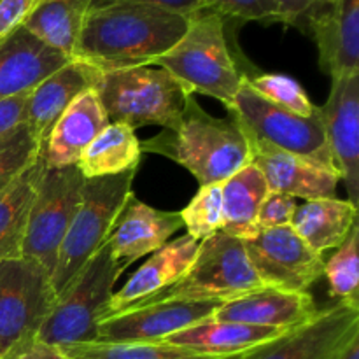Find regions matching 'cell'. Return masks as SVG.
<instances>
[{"instance_id": "obj_42", "label": "cell", "mask_w": 359, "mask_h": 359, "mask_svg": "<svg viewBox=\"0 0 359 359\" xmlns=\"http://www.w3.org/2000/svg\"><path fill=\"white\" fill-rule=\"evenodd\" d=\"M0 359H2V358H0Z\"/></svg>"}, {"instance_id": "obj_19", "label": "cell", "mask_w": 359, "mask_h": 359, "mask_svg": "<svg viewBox=\"0 0 359 359\" xmlns=\"http://www.w3.org/2000/svg\"><path fill=\"white\" fill-rule=\"evenodd\" d=\"M98 74L100 70L81 60H69L28 93L25 123L37 137L42 149L60 116L81 93L95 86Z\"/></svg>"}, {"instance_id": "obj_18", "label": "cell", "mask_w": 359, "mask_h": 359, "mask_svg": "<svg viewBox=\"0 0 359 359\" xmlns=\"http://www.w3.org/2000/svg\"><path fill=\"white\" fill-rule=\"evenodd\" d=\"M184 228L179 212H167L132 195L116 219L105 245L116 262L125 266L163 248L168 238Z\"/></svg>"}, {"instance_id": "obj_31", "label": "cell", "mask_w": 359, "mask_h": 359, "mask_svg": "<svg viewBox=\"0 0 359 359\" xmlns=\"http://www.w3.org/2000/svg\"><path fill=\"white\" fill-rule=\"evenodd\" d=\"M244 79L255 93L277 107L286 109L298 116H312L318 109L293 77L283 76V74L244 72Z\"/></svg>"}, {"instance_id": "obj_10", "label": "cell", "mask_w": 359, "mask_h": 359, "mask_svg": "<svg viewBox=\"0 0 359 359\" xmlns=\"http://www.w3.org/2000/svg\"><path fill=\"white\" fill-rule=\"evenodd\" d=\"M84 177L77 165L46 168L28 217L21 256L41 263L49 276L58 258L63 237L79 209Z\"/></svg>"}, {"instance_id": "obj_20", "label": "cell", "mask_w": 359, "mask_h": 359, "mask_svg": "<svg viewBox=\"0 0 359 359\" xmlns=\"http://www.w3.org/2000/svg\"><path fill=\"white\" fill-rule=\"evenodd\" d=\"M67 62V56L20 27L0 42V100L30 93Z\"/></svg>"}, {"instance_id": "obj_9", "label": "cell", "mask_w": 359, "mask_h": 359, "mask_svg": "<svg viewBox=\"0 0 359 359\" xmlns=\"http://www.w3.org/2000/svg\"><path fill=\"white\" fill-rule=\"evenodd\" d=\"M226 111L238 119L249 139L263 140L277 149L333 168L319 107L312 116H298L277 107L255 93L242 76L233 104Z\"/></svg>"}, {"instance_id": "obj_38", "label": "cell", "mask_w": 359, "mask_h": 359, "mask_svg": "<svg viewBox=\"0 0 359 359\" xmlns=\"http://www.w3.org/2000/svg\"><path fill=\"white\" fill-rule=\"evenodd\" d=\"M276 6L279 7L280 18L286 27H298L309 18L312 11L321 7L328 0H273Z\"/></svg>"}, {"instance_id": "obj_28", "label": "cell", "mask_w": 359, "mask_h": 359, "mask_svg": "<svg viewBox=\"0 0 359 359\" xmlns=\"http://www.w3.org/2000/svg\"><path fill=\"white\" fill-rule=\"evenodd\" d=\"M142 156L135 130L123 123H111L93 139L77 161L84 179L107 177L137 170Z\"/></svg>"}, {"instance_id": "obj_39", "label": "cell", "mask_w": 359, "mask_h": 359, "mask_svg": "<svg viewBox=\"0 0 359 359\" xmlns=\"http://www.w3.org/2000/svg\"><path fill=\"white\" fill-rule=\"evenodd\" d=\"M116 2H139V4H151V6L163 7V9L174 11V13L184 14V16H191L193 13L200 9L198 0H91V7H102L109 6V4Z\"/></svg>"}, {"instance_id": "obj_15", "label": "cell", "mask_w": 359, "mask_h": 359, "mask_svg": "<svg viewBox=\"0 0 359 359\" xmlns=\"http://www.w3.org/2000/svg\"><path fill=\"white\" fill-rule=\"evenodd\" d=\"M249 146L251 163L259 168L269 191L304 200L337 198L340 175L335 168L277 149L263 140L249 139Z\"/></svg>"}, {"instance_id": "obj_4", "label": "cell", "mask_w": 359, "mask_h": 359, "mask_svg": "<svg viewBox=\"0 0 359 359\" xmlns=\"http://www.w3.org/2000/svg\"><path fill=\"white\" fill-rule=\"evenodd\" d=\"M93 90L107 112L109 123H123L132 130L174 128L191 97L170 72L151 65L100 72Z\"/></svg>"}, {"instance_id": "obj_14", "label": "cell", "mask_w": 359, "mask_h": 359, "mask_svg": "<svg viewBox=\"0 0 359 359\" xmlns=\"http://www.w3.org/2000/svg\"><path fill=\"white\" fill-rule=\"evenodd\" d=\"M319 112L333 168L346 184L349 202L359 207V74L333 79Z\"/></svg>"}, {"instance_id": "obj_36", "label": "cell", "mask_w": 359, "mask_h": 359, "mask_svg": "<svg viewBox=\"0 0 359 359\" xmlns=\"http://www.w3.org/2000/svg\"><path fill=\"white\" fill-rule=\"evenodd\" d=\"M39 0H0V42L23 27Z\"/></svg>"}, {"instance_id": "obj_16", "label": "cell", "mask_w": 359, "mask_h": 359, "mask_svg": "<svg viewBox=\"0 0 359 359\" xmlns=\"http://www.w3.org/2000/svg\"><path fill=\"white\" fill-rule=\"evenodd\" d=\"M305 21L323 72L332 81L359 74V0H328Z\"/></svg>"}, {"instance_id": "obj_5", "label": "cell", "mask_w": 359, "mask_h": 359, "mask_svg": "<svg viewBox=\"0 0 359 359\" xmlns=\"http://www.w3.org/2000/svg\"><path fill=\"white\" fill-rule=\"evenodd\" d=\"M137 170L84 179L79 209L60 245L51 284L56 298L74 283L86 263L105 245L123 207L133 195Z\"/></svg>"}, {"instance_id": "obj_26", "label": "cell", "mask_w": 359, "mask_h": 359, "mask_svg": "<svg viewBox=\"0 0 359 359\" xmlns=\"http://www.w3.org/2000/svg\"><path fill=\"white\" fill-rule=\"evenodd\" d=\"M44 170L46 163L41 154L0 191V262L21 256L28 217Z\"/></svg>"}, {"instance_id": "obj_13", "label": "cell", "mask_w": 359, "mask_h": 359, "mask_svg": "<svg viewBox=\"0 0 359 359\" xmlns=\"http://www.w3.org/2000/svg\"><path fill=\"white\" fill-rule=\"evenodd\" d=\"M359 339V307L337 302L305 325L249 351L245 359H337Z\"/></svg>"}, {"instance_id": "obj_23", "label": "cell", "mask_w": 359, "mask_h": 359, "mask_svg": "<svg viewBox=\"0 0 359 359\" xmlns=\"http://www.w3.org/2000/svg\"><path fill=\"white\" fill-rule=\"evenodd\" d=\"M290 330L266 328V326H251L242 323H228L207 319L195 326L182 330L167 337L161 342L168 346L184 347L200 354H214V356H235L245 354L259 346L279 339Z\"/></svg>"}, {"instance_id": "obj_11", "label": "cell", "mask_w": 359, "mask_h": 359, "mask_svg": "<svg viewBox=\"0 0 359 359\" xmlns=\"http://www.w3.org/2000/svg\"><path fill=\"white\" fill-rule=\"evenodd\" d=\"M216 302L146 300L105 312L97 328V342L153 344L212 318Z\"/></svg>"}, {"instance_id": "obj_21", "label": "cell", "mask_w": 359, "mask_h": 359, "mask_svg": "<svg viewBox=\"0 0 359 359\" xmlns=\"http://www.w3.org/2000/svg\"><path fill=\"white\" fill-rule=\"evenodd\" d=\"M111 125L98 98L91 88L81 93L67 111L60 116L42 149L46 168H62L76 165L81 154L97 139L98 133Z\"/></svg>"}, {"instance_id": "obj_37", "label": "cell", "mask_w": 359, "mask_h": 359, "mask_svg": "<svg viewBox=\"0 0 359 359\" xmlns=\"http://www.w3.org/2000/svg\"><path fill=\"white\" fill-rule=\"evenodd\" d=\"M28 93L0 100V137L27 121Z\"/></svg>"}, {"instance_id": "obj_24", "label": "cell", "mask_w": 359, "mask_h": 359, "mask_svg": "<svg viewBox=\"0 0 359 359\" xmlns=\"http://www.w3.org/2000/svg\"><path fill=\"white\" fill-rule=\"evenodd\" d=\"M356 223L358 207L349 200L318 198L305 200L304 205L297 207L291 228L312 251L323 255L339 248Z\"/></svg>"}, {"instance_id": "obj_41", "label": "cell", "mask_w": 359, "mask_h": 359, "mask_svg": "<svg viewBox=\"0 0 359 359\" xmlns=\"http://www.w3.org/2000/svg\"><path fill=\"white\" fill-rule=\"evenodd\" d=\"M337 359H359V339L353 340L346 351Z\"/></svg>"}, {"instance_id": "obj_8", "label": "cell", "mask_w": 359, "mask_h": 359, "mask_svg": "<svg viewBox=\"0 0 359 359\" xmlns=\"http://www.w3.org/2000/svg\"><path fill=\"white\" fill-rule=\"evenodd\" d=\"M55 302L51 276L41 263L27 256L0 262V358H14L37 339Z\"/></svg>"}, {"instance_id": "obj_35", "label": "cell", "mask_w": 359, "mask_h": 359, "mask_svg": "<svg viewBox=\"0 0 359 359\" xmlns=\"http://www.w3.org/2000/svg\"><path fill=\"white\" fill-rule=\"evenodd\" d=\"M297 207L298 205L293 196L270 191L259 207L258 228L259 230H270V228L290 226Z\"/></svg>"}, {"instance_id": "obj_40", "label": "cell", "mask_w": 359, "mask_h": 359, "mask_svg": "<svg viewBox=\"0 0 359 359\" xmlns=\"http://www.w3.org/2000/svg\"><path fill=\"white\" fill-rule=\"evenodd\" d=\"M11 359H69L67 354L63 353L60 347L51 346V344H46L42 340L34 339L32 342H28L27 346L21 347L14 358Z\"/></svg>"}, {"instance_id": "obj_34", "label": "cell", "mask_w": 359, "mask_h": 359, "mask_svg": "<svg viewBox=\"0 0 359 359\" xmlns=\"http://www.w3.org/2000/svg\"><path fill=\"white\" fill-rule=\"evenodd\" d=\"M200 9H209L224 20L258 21V23H280L279 7L273 0H198Z\"/></svg>"}, {"instance_id": "obj_22", "label": "cell", "mask_w": 359, "mask_h": 359, "mask_svg": "<svg viewBox=\"0 0 359 359\" xmlns=\"http://www.w3.org/2000/svg\"><path fill=\"white\" fill-rule=\"evenodd\" d=\"M200 242L188 233L167 242L163 248L154 251L144 265L126 280L125 286L112 294L107 312L119 311L128 305L154 297L181 280L195 259Z\"/></svg>"}, {"instance_id": "obj_27", "label": "cell", "mask_w": 359, "mask_h": 359, "mask_svg": "<svg viewBox=\"0 0 359 359\" xmlns=\"http://www.w3.org/2000/svg\"><path fill=\"white\" fill-rule=\"evenodd\" d=\"M91 0H39L23 27L69 60L74 58Z\"/></svg>"}, {"instance_id": "obj_1", "label": "cell", "mask_w": 359, "mask_h": 359, "mask_svg": "<svg viewBox=\"0 0 359 359\" xmlns=\"http://www.w3.org/2000/svg\"><path fill=\"white\" fill-rule=\"evenodd\" d=\"M189 16L139 2H116L88 11L76 55L100 72L151 65L188 30Z\"/></svg>"}, {"instance_id": "obj_2", "label": "cell", "mask_w": 359, "mask_h": 359, "mask_svg": "<svg viewBox=\"0 0 359 359\" xmlns=\"http://www.w3.org/2000/svg\"><path fill=\"white\" fill-rule=\"evenodd\" d=\"M140 149L175 161L200 186L221 184L251 163V146L238 119L231 112L214 118L195 95L188 98L177 125L142 142Z\"/></svg>"}, {"instance_id": "obj_30", "label": "cell", "mask_w": 359, "mask_h": 359, "mask_svg": "<svg viewBox=\"0 0 359 359\" xmlns=\"http://www.w3.org/2000/svg\"><path fill=\"white\" fill-rule=\"evenodd\" d=\"M359 226L354 224L346 241L337 248L335 255L325 262L326 280L330 294L339 302L358 305L359 307V258H358Z\"/></svg>"}, {"instance_id": "obj_33", "label": "cell", "mask_w": 359, "mask_h": 359, "mask_svg": "<svg viewBox=\"0 0 359 359\" xmlns=\"http://www.w3.org/2000/svg\"><path fill=\"white\" fill-rule=\"evenodd\" d=\"M42 154V146L27 123L0 137V191Z\"/></svg>"}, {"instance_id": "obj_29", "label": "cell", "mask_w": 359, "mask_h": 359, "mask_svg": "<svg viewBox=\"0 0 359 359\" xmlns=\"http://www.w3.org/2000/svg\"><path fill=\"white\" fill-rule=\"evenodd\" d=\"M69 359H245V354L214 356L200 354L184 347L168 346L165 342L153 344H74L60 347Z\"/></svg>"}, {"instance_id": "obj_3", "label": "cell", "mask_w": 359, "mask_h": 359, "mask_svg": "<svg viewBox=\"0 0 359 359\" xmlns=\"http://www.w3.org/2000/svg\"><path fill=\"white\" fill-rule=\"evenodd\" d=\"M224 21L214 11L198 9L189 16L188 30L177 44L154 60L151 67L170 72L191 95L216 98L230 109L244 72L238 70L230 51Z\"/></svg>"}, {"instance_id": "obj_12", "label": "cell", "mask_w": 359, "mask_h": 359, "mask_svg": "<svg viewBox=\"0 0 359 359\" xmlns=\"http://www.w3.org/2000/svg\"><path fill=\"white\" fill-rule=\"evenodd\" d=\"M245 252L265 286L309 291L325 273L323 255L312 251L290 226L259 230L244 241Z\"/></svg>"}, {"instance_id": "obj_7", "label": "cell", "mask_w": 359, "mask_h": 359, "mask_svg": "<svg viewBox=\"0 0 359 359\" xmlns=\"http://www.w3.org/2000/svg\"><path fill=\"white\" fill-rule=\"evenodd\" d=\"M263 286L265 284L245 252L244 241L217 231L210 238L200 242L195 259L181 280L146 300L224 304Z\"/></svg>"}, {"instance_id": "obj_17", "label": "cell", "mask_w": 359, "mask_h": 359, "mask_svg": "<svg viewBox=\"0 0 359 359\" xmlns=\"http://www.w3.org/2000/svg\"><path fill=\"white\" fill-rule=\"evenodd\" d=\"M318 312L319 307L307 291H284L263 286L217 305L212 319L277 330H293L311 321Z\"/></svg>"}, {"instance_id": "obj_25", "label": "cell", "mask_w": 359, "mask_h": 359, "mask_svg": "<svg viewBox=\"0 0 359 359\" xmlns=\"http://www.w3.org/2000/svg\"><path fill=\"white\" fill-rule=\"evenodd\" d=\"M269 193L265 177L252 163L245 165L231 177L221 182V198H223L221 231L241 241L256 237L259 231V207Z\"/></svg>"}, {"instance_id": "obj_6", "label": "cell", "mask_w": 359, "mask_h": 359, "mask_svg": "<svg viewBox=\"0 0 359 359\" xmlns=\"http://www.w3.org/2000/svg\"><path fill=\"white\" fill-rule=\"evenodd\" d=\"M125 269L104 245L56 298L37 339L56 347L97 342L98 323L107 312L116 283Z\"/></svg>"}, {"instance_id": "obj_32", "label": "cell", "mask_w": 359, "mask_h": 359, "mask_svg": "<svg viewBox=\"0 0 359 359\" xmlns=\"http://www.w3.org/2000/svg\"><path fill=\"white\" fill-rule=\"evenodd\" d=\"M179 214L188 235L195 241L203 242L216 235L223 226L221 184L200 186L198 193Z\"/></svg>"}]
</instances>
